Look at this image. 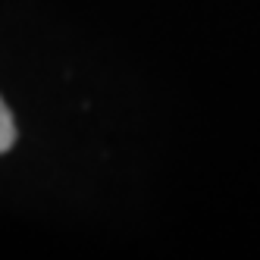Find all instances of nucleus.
<instances>
[{
  "instance_id": "obj_1",
  "label": "nucleus",
  "mask_w": 260,
  "mask_h": 260,
  "mask_svg": "<svg viewBox=\"0 0 260 260\" xmlns=\"http://www.w3.org/2000/svg\"><path fill=\"white\" fill-rule=\"evenodd\" d=\"M13 141H16V122H13L10 107L4 104V98H0V154H7L13 147Z\"/></svg>"
}]
</instances>
